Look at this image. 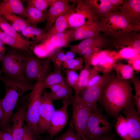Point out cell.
I'll return each instance as SVG.
<instances>
[{
    "mask_svg": "<svg viewBox=\"0 0 140 140\" xmlns=\"http://www.w3.org/2000/svg\"><path fill=\"white\" fill-rule=\"evenodd\" d=\"M28 102L21 106L11 117L10 122L12 123L10 131L13 140H22L24 134V122Z\"/></svg>",
    "mask_w": 140,
    "mask_h": 140,
    "instance_id": "d6986e66",
    "label": "cell"
},
{
    "mask_svg": "<svg viewBox=\"0 0 140 140\" xmlns=\"http://www.w3.org/2000/svg\"><path fill=\"white\" fill-rule=\"evenodd\" d=\"M0 80L4 83L5 91L4 97L1 99L4 115L0 125L3 127L6 126L9 122L13 110L19 99L25 93L32 90L35 84L25 79L6 75L1 76Z\"/></svg>",
    "mask_w": 140,
    "mask_h": 140,
    "instance_id": "7a4b0ae2",
    "label": "cell"
},
{
    "mask_svg": "<svg viewBox=\"0 0 140 140\" xmlns=\"http://www.w3.org/2000/svg\"><path fill=\"white\" fill-rule=\"evenodd\" d=\"M111 51L108 50H102L95 52L89 58L87 67L90 65L94 67L96 66L103 58L110 54Z\"/></svg>",
    "mask_w": 140,
    "mask_h": 140,
    "instance_id": "8d00e7d4",
    "label": "cell"
},
{
    "mask_svg": "<svg viewBox=\"0 0 140 140\" xmlns=\"http://www.w3.org/2000/svg\"><path fill=\"white\" fill-rule=\"evenodd\" d=\"M72 88L65 81L51 87L50 88L51 91L50 93L53 101L72 99L73 97Z\"/></svg>",
    "mask_w": 140,
    "mask_h": 140,
    "instance_id": "603a6c76",
    "label": "cell"
},
{
    "mask_svg": "<svg viewBox=\"0 0 140 140\" xmlns=\"http://www.w3.org/2000/svg\"><path fill=\"white\" fill-rule=\"evenodd\" d=\"M101 31L111 39L118 38L126 33L140 30L131 25L118 12H110L101 19Z\"/></svg>",
    "mask_w": 140,
    "mask_h": 140,
    "instance_id": "3957f363",
    "label": "cell"
},
{
    "mask_svg": "<svg viewBox=\"0 0 140 140\" xmlns=\"http://www.w3.org/2000/svg\"><path fill=\"white\" fill-rule=\"evenodd\" d=\"M111 72L103 74L101 81L97 84L82 89L78 94L90 107L91 111L97 109V103L101 95L103 87L109 76Z\"/></svg>",
    "mask_w": 140,
    "mask_h": 140,
    "instance_id": "8fae6325",
    "label": "cell"
},
{
    "mask_svg": "<svg viewBox=\"0 0 140 140\" xmlns=\"http://www.w3.org/2000/svg\"><path fill=\"white\" fill-rule=\"evenodd\" d=\"M72 99L63 100L62 106L55 110L46 131L51 137L57 135L66 125L68 119V108Z\"/></svg>",
    "mask_w": 140,
    "mask_h": 140,
    "instance_id": "7c38bea8",
    "label": "cell"
},
{
    "mask_svg": "<svg viewBox=\"0 0 140 140\" xmlns=\"http://www.w3.org/2000/svg\"><path fill=\"white\" fill-rule=\"evenodd\" d=\"M115 137L114 134L109 133L99 136L93 139H87L88 140H115Z\"/></svg>",
    "mask_w": 140,
    "mask_h": 140,
    "instance_id": "bcb514c9",
    "label": "cell"
},
{
    "mask_svg": "<svg viewBox=\"0 0 140 140\" xmlns=\"http://www.w3.org/2000/svg\"><path fill=\"white\" fill-rule=\"evenodd\" d=\"M117 76L125 80H130L134 75V71L131 66L117 62L114 67Z\"/></svg>",
    "mask_w": 140,
    "mask_h": 140,
    "instance_id": "d6a6232c",
    "label": "cell"
},
{
    "mask_svg": "<svg viewBox=\"0 0 140 140\" xmlns=\"http://www.w3.org/2000/svg\"><path fill=\"white\" fill-rule=\"evenodd\" d=\"M137 32L131 31L117 38L110 39V47L118 48L126 46L133 48L140 55V34Z\"/></svg>",
    "mask_w": 140,
    "mask_h": 140,
    "instance_id": "ac0fdd59",
    "label": "cell"
},
{
    "mask_svg": "<svg viewBox=\"0 0 140 140\" xmlns=\"http://www.w3.org/2000/svg\"><path fill=\"white\" fill-rule=\"evenodd\" d=\"M82 140H88L85 137L82 138Z\"/></svg>",
    "mask_w": 140,
    "mask_h": 140,
    "instance_id": "9f6ffc18",
    "label": "cell"
},
{
    "mask_svg": "<svg viewBox=\"0 0 140 140\" xmlns=\"http://www.w3.org/2000/svg\"><path fill=\"white\" fill-rule=\"evenodd\" d=\"M96 71L94 67L90 68L89 67H85L84 68L81 70L75 94L78 95L82 89L86 87L91 77Z\"/></svg>",
    "mask_w": 140,
    "mask_h": 140,
    "instance_id": "4316f807",
    "label": "cell"
},
{
    "mask_svg": "<svg viewBox=\"0 0 140 140\" xmlns=\"http://www.w3.org/2000/svg\"><path fill=\"white\" fill-rule=\"evenodd\" d=\"M119 13L132 25L140 30V0H126Z\"/></svg>",
    "mask_w": 140,
    "mask_h": 140,
    "instance_id": "5bb4252c",
    "label": "cell"
},
{
    "mask_svg": "<svg viewBox=\"0 0 140 140\" xmlns=\"http://www.w3.org/2000/svg\"><path fill=\"white\" fill-rule=\"evenodd\" d=\"M53 101L50 92H44L41 97L39 109L38 135L46 131L49 127L55 110Z\"/></svg>",
    "mask_w": 140,
    "mask_h": 140,
    "instance_id": "30bf717a",
    "label": "cell"
},
{
    "mask_svg": "<svg viewBox=\"0 0 140 140\" xmlns=\"http://www.w3.org/2000/svg\"><path fill=\"white\" fill-rule=\"evenodd\" d=\"M115 140H116L115 139ZM122 140L119 139H117V140Z\"/></svg>",
    "mask_w": 140,
    "mask_h": 140,
    "instance_id": "680465c9",
    "label": "cell"
},
{
    "mask_svg": "<svg viewBox=\"0 0 140 140\" xmlns=\"http://www.w3.org/2000/svg\"><path fill=\"white\" fill-rule=\"evenodd\" d=\"M41 81H37L28 98L25 121L27 125L34 135H38V124L39 118V109L42 93L43 90Z\"/></svg>",
    "mask_w": 140,
    "mask_h": 140,
    "instance_id": "277c9868",
    "label": "cell"
},
{
    "mask_svg": "<svg viewBox=\"0 0 140 140\" xmlns=\"http://www.w3.org/2000/svg\"><path fill=\"white\" fill-rule=\"evenodd\" d=\"M110 53L109 55L103 58L97 66L94 67L98 73L101 72L103 74L109 73L114 68L118 61L114 59L111 55Z\"/></svg>",
    "mask_w": 140,
    "mask_h": 140,
    "instance_id": "e575fe53",
    "label": "cell"
},
{
    "mask_svg": "<svg viewBox=\"0 0 140 140\" xmlns=\"http://www.w3.org/2000/svg\"><path fill=\"white\" fill-rule=\"evenodd\" d=\"M4 115V112L2 103V100L0 99V123L2 122Z\"/></svg>",
    "mask_w": 140,
    "mask_h": 140,
    "instance_id": "816d5d0a",
    "label": "cell"
},
{
    "mask_svg": "<svg viewBox=\"0 0 140 140\" xmlns=\"http://www.w3.org/2000/svg\"><path fill=\"white\" fill-rule=\"evenodd\" d=\"M24 16L31 25L34 26L46 20L45 14L34 7L29 5L25 8Z\"/></svg>",
    "mask_w": 140,
    "mask_h": 140,
    "instance_id": "d4e9b609",
    "label": "cell"
},
{
    "mask_svg": "<svg viewBox=\"0 0 140 140\" xmlns=\"http://www.w3.org/2000/svg\"><path fill=\"white\" fill-rule=\"evenodd\" d=\"M5 53V48L4 47L2 49L0 50V61L2 59Z\"/></svg>",
    "mask_w": 140,
    "mask_h": 140,
    "instance_id": "f5cc1de1",
    "label": "cell"
},
{
    "mask_svg": "<svg viewBox=\"0 0 140 140\" xmlns=\"http://www.w3.org/2000/svg\"><path fill=\"white\" fill-rule=\"evenodd\" d=\"M3 16L11 22V26L17 32L21 31L31 25L26 19H23L14 14H7Z\"/></svg>",
    "mask_w": 140,
    "mask_h": 140,
    "instance_id": "4dcf8cb0",
    "label": "cell"
},
{
    "mask_svg": "<svg viewBox=\"0 0 140 140\" xmlns=\"http://www.w3.org/2000/svg\"><path fill=\"white\" fill-rule=\"evenodd\" d=\"M69 2V0H56L49 8L44 12L47 21L45 30H49L58 17L74 8L75 4H71Z\"/></svg>",
    "mask_w": 140,
    "mask_h": 140,
    "instance_id": "9a60e30c",
    "label": "cell"
},
{
    "mask_svg": "<svg viewBox=\"0 0 140 140\" xmlns=\"http://www.w3.org/2000/svg\"><path fill=\"white\" fill-rule=\"evenodd\" d=\"M65 54L67 60H72L74 59L75 54L71 51L69 50Z\"/></svg>",
    "mask_w": 140,
    "mask_h": 140,
    "instance_id": "f907efd6",
    "label": "cell"
},
{
    "mask_svg": "<svg viewBox=\"0 0 140 140\" xmlns=\"http://www.w3.org/2000/svg\"><path fill=\"white\" fill-rule=\"evenodd\" d=\"M71 103L74 127L77 135L82 139L84 137L90 109L78 95L75 94L73 96Z\"/></svg>",
    "mask_w": 140,
    "mask_h": 140,
    "instance_id": "8992f818",
    "label": "cell"
},
{
    "mask_svg": "<svg viewBox=\"0 0 140 140\" xmlns=\"http://www.w3.org/2000/svg\"><path fill=\"white\" fill-rule=\"evenodd\" d=\"M102 78V76L99 75L97 71L91 77L86 87L96 85L101 81Z\"/></svg>",
    "mask_w": 140,
    "mask_h": 140,
    "instance_id": "7bdbcfd3",
    "label": "cell"
},
{
    "mask_svg": "<svg viewBox=\"0 0 140 140\" xmlns=\"http://www.w3.org/2000/svg\"><path fill=\"white\" fill-rule=\"evenodd\" d=\"M130 80L123 79L111 72L99 101L105 111L116 118L132 101V88Z\"/></svg>",
    "mask_w": 140,
    "mask_h": 140,
    "instance_id": "6da1fadb",
    "label": "cell"
},
{
    "mask_svg": "<svg viewBox=\"0 0 140 140\" xmlns=\"http://www.w3.org/2000/svg\"><path fill=\"white\" fill-rule=\"evenodd\" d=\"M112 4L114 11L119 12L120 8L123 4L124 0H110Z\"/></svg>",
    "mask_w": 140,
    "mask_h": 140,
    "instance_id": "7dc6e473",
    "label": "cell"
},
{
    "mask_svg": "<svg viewBox=\"0 0 140 140\" xmlns=\"http://www.w3.org/2000/svg\"><path fill=\"white\" fill-rule=\"evenodd\" d=\"M14 49H10L1 61L3 72L8 76L26 80L24 71L27 55Z\"/></svg>",
    "mask_w": 140,
    "mask_h": 140,
    "instance_id": "5b68a950",
    "label": "cell"
},
{
    "mask_svg": "<svg viewBox=\"0 0 140 140\" xmlns=\"http://www.w3.org/2000/svg\"><path fill=\"white\" fill-rule=\"evenodd\" d=\"M131 80L134 85L135 92V95H133L132 97L134 99H140V80L139 78L136 75H134Z\"/></svg>",
    "mask_w": 140,
    "mask_h": 140,
    "instance_id": "60d3db41",
    "label": "cell"
},
{
    "mask_svg": "<svg viewBox=\"0 0 140 140\" xmlns=\"http://www.w3.org/2000/svg\"><path fill=\"white\" fill-rule=\"evenodd\" d=\"M84 2L93 16L101 19L108 13L114 11L110 0H85Z\"/></svg>",
    "mask_w": 140,
    "mask_h": 140,
    "instance_id": "44dd1931",
    "label": "cell"
},
{
    "mask_svg": "<svg viewBox=\"0 0 140 140\" xmlns=\"http://www.w3.org/2000/svg\"><path fill=\"white\" fill-rule=\"evenodd\" d=\"M43 140H51L50 139H44Z\"/></svg>",
    "mask_w": 140,
    "mask_h": 140,
    "instance_id": "6f0895ef",
    "label": "cell"
},
{
    "mask_svg": "<svg viewBox=\"0 0 140 140\" xmlns=\"http://www.w3.org/2000/svg\"><path fill=\"white\" fill-rule=\"evenodd\" d=\"M65 71L66 75V81L67 83L75 92L77 89L79 75L75 70L66 69Z\"/></svg>",
    "mask_w": 140,
    "mask_h": 140,
    "instance_id": "ab89813d",
    "label": "cell"
},
{
    "mask_svg": "<svg viewBox=\"0 0 140 140\" xmlns=\"http://www.w3.org/2000/svg\"><path fill=\"white\" fill-rule=\"evenodd\" d=\"M128 65L132 68L134 71L138 73L140 72V58L132 60H129Z\"/></svg>",
    "mask_w": 140,
    "mask_h": 140,
    "instance_id": "ee69618b",
    "label": "cell"
},
{
    "mask_svg": "<svg viewBox=\"0 0 140 140\" xmlns=\"http://www.w3.org/2000/svg\"><path fill=\"white\" fill-rule=\"evenodd\" d=\"M3 43L0 40V50L1 49L4 47L3 46Z\"/></svg>",
    "mask_w": 140,
    "mask_h": 140,
    "instance_id": "db71d44e",
    "label": "cell"
},
{
    "mask_svg": "<svg viewBox=\"0 0 140 140\" xmlns=\"http://www.w3.org/2000/svg\"><path fill=\"white\" fill-rule=\"evenodd\" d=\"M0 40L13 48L25 51L31 54L30 48L10 36L0 29Z\"/></svg>",
    "mask_w": 140,
    "mask_h": 140,
    "instance_id": "836d02e7",
    "label": "cell"
},
{
    "mask_svg": "<svg viewBox=\"0 0 140 140\" xmlns=\"http://www.w3.org/2000/svg\"><path fill=\"white\" fill-rule=\"evenodd\" d=\"M69 1L76 4V6L68 13L67 20L69 28H78L89 21L97 19L93 16L84 0Z\"/></svg>",
    "mask_w": 140,
    "mask_h": 140,
    "instance_id": "9c48e42d",
    "label": "cell"
},
{
    "mask_svg": "<svg viewBox=\"0 0 140 140\" xmlns=\"http://www.w3.org/2000/svg\"><path fill=\"white\" fill-rule=\"evenodd\" d=\"M0 29L10 36L30 48L31 45L36 43L35 41H31L24 39L3 17H0Z\"/></svg>",
    "mask_w": 140,
    "mask_h": 140,
    "instance_id": "cb8c5ba5",
    "label": "cell"
},
{
    "mask_svg": "<svg viewBox=\"0 0 140 140\" xmlns=\"http://www.w3.org/2000/svg\"><path fill=\"white\" fill-rule=\"evenodd\" d=\"M34 134L27 125L24 126V134L22 140H36Z\"/></svg>",
    "mask_w": 140,
    "mask_h": 140,
    "instance_id": "b9f144b4",
    "label": "cell"
},
{
    "mask_svg": "<svg viewBox=\"0 0 140 140\" xmlns=\"http://www.w3.org/2000/svg\"><path fill=\"white\" fill-rule=\"evenodd\" d=\"M25 8L19 0H3L0 2V17L7 14L24 16Z\"/></svg>",
    "mask_w": 140,
    "mask_h": 140,
    "instance_id": "7402d4cb",
    "label": "cell"
},
{
    "mask_svg": "<svg viewBox=\"0 0 140 140\" xmlns=\"http://www.w3.org/2000/svg\"><path fill=\"white\" fill-rule=\"evenodd\" d=\"M50 57L42 59L28 53L24 71L26 79L31 82L35 80L42 81L48 69Z\"/></svg>",
    "mask_w": 140,
    "mask_h": 140,
    "instance_id": "ba28073f",
    "label": "cell"
},
{
    "mask_svg": "<svg viewBox=\"0 0 140 140\" xmlns=\"http://www.w3.org/2000/svg\"><path fill=\"white\" fill-rule=\"evenodd\" d=\"M56 0H28V5L44 12L48 7H50Z\"/></svg>",
    "mask_w": 140,
    "mask_h": 140,
    "instance_id": "74e56055",
    "label": "cell"
},
{
    "mask_svg": "<svg viewBox=\"0 0 140 140\" xmlns=\"http://www.w3.org/2000/svg\"><path fill=\"white\" fill-rule=\"evenodd\" d=\"M21 32L24 36L28 38L31 37L33 40L35 39L34 36H36L34 41L36 43L43 41L49 35L48 32L45 30L32 25L23 30Z\"/></svg>",
    "mask_w": 140,
    "mask_h": 140,
    "instance_id": "83f0119b",
    "label": "cell"
},
{
    "mask_svg": "<svg viewBox=\"0 0 140 140\" xmlns=\"http://www.w3.org/2000/svg\"><path fill=\"white\" fill-rule=\"evenodd\" d=\"M110 38L100 34L97 36L85 39L78 44L70 46L69 50L75 54H79L82 50L86 48L96 46L103 49L110 47Z\"/></svg>",
    "mask_w": 140,
    "mask_h": 140,
    "instance_id": "ffe728a7",
    "label": "cell"
},
{
    "mask_svg": "<svg viewBox=\"0 0 140 140\" xmlns=\"http://www.w3.org/2000/svg\"><path fill=\"white\" fill-rule=\"evenodd\" d=\"M121 111L126 116L129 133L132 140H140V116L133 101Z\"/></svg>",
    "mask_w": 140,
    "mask_h": 140,
    "instance_id": "2e32d148",
    "label": "cell"
},
{
    "mask_svg": "<svg viewBox=\"0 0 140 140\" xmlns=\"http://www.w3.org/2000/svg\"><path fill=\"white\" fill-rule=\"evenodd\" d=\"M62 66L64 68H66V69L74 70L76 71L72 60H66L63 63Z\"/></svg>",
    "mask_w": 140,
    "mask_h": 140,
    "instance_id": "681fc988",
    "label": "cell"
},
{
    "mask_svg": "<svg viewBox=\"0 0 140 140\" xmlns=\"http://www.w3.org/2000/svg\"><path fill=\"white\" fill-rule=\"evenodd\" d=\"M0 140H13L10 131H9L7 132L0 131Z\"/></svg>",
    "mask_w": 140,
    "mask_h": 140,
    "instance_id": "c3c4849f",
    "label": "cell"
},
{
    "mask_svg": "<svg viewBox=\"0 0 140 140\" xmlns=\"http://www.w3.org/2000/svg\"><path fill=\"white\" fill-rule=\"evenodd\" d=\"M65 81L61 70L55 69L53 71L45 76L42 82V87L43 90L50 89L52 86L61 83Z\"/></svg>",
    "mask_w": 140,
    "mask_h": 140,
    "instance_id": "484cf974",
    "label": "cell"
},
{
    "mask_svg": "<svg viewBox=\"0 0 140 140\" xmlns=\"http://www.w3.org/2000/svg\"><path fill=\"white\" fill-rule=\"evenodd\" d=\"M116 118L115 128L117 135L123 140H132L129 133L126 118L120 115Z\"/></svg>",
    "mask_w": 140,
    "mask_h": 140,
    "instance_id": "f546056e",
    "label": "cell"
},
{
    "mask_svg": "<svg viewBox=\"0 0 140 140\" xmlns=\"http://www.w3.org/2000/svg\"><path fill=\"white\" fill-rule=\"evenodd\" d=\"M2 72H3V71L2 69L0 70V78L1 76V74Z\"/></svg>",
    "mask_w": 140,
    "mask_h": 140,
    "instance_id": "11a10c76",
    "label": "cell"
},
{
    "mask_svg": "<svg viewBox=\"0 0 140 140\" xmlns=\"http://www.w3.org/2000/svg\"><path fill=\"white\" fill-rule=\"evenodd\" d=\"M54 140H82V139L77 135L74 126L71 124L65 132L55 137Z\"/></svg>",
    "mask_w": 140,
    "mask_h": 140,
    "instance_id": "f35d334b",
    "label": "cell"
},
{
    "mask_svg": "<svg viewBox=\"0 0 140 140\" xmlns=\"http://www.w3.org/2000/svg\"><path fill=\"white\" fill-rule=\"evenodd\" d=\"M70 11L61 15L57 19L53 26L47 32L49 34L48 37L62 32L69 28L67 16Z\"/></svg>",
    "mask_w": 140,
    "mask_h": 140,
    "instance_id": "f1b7e54d",
    "label": "cell"
},
{
    "mask_svg": "<svg viewBox=\"0 0 140 140\" xmlns=\"http://www.w3.org/2000/svg\"><path fill=\"white\" fill-rule=\"evenodd\" d=\"M66 60V54L61 48H57L50 57V60L53 63L55 69L61 70L63 63Z\"/></svg>",
    "mask_w": 140,
    "mask_h": 140,
    "instance_id": "d590c367",
    "label": "cell"
},
{
    "mask_svg": "<svg viewBox=\"0 0 140 140\" xmlns=\"http://www.w3.org/2000/svg\"><path fill=\"white\" fill-rule=\"evenodd\" d=\"M102 25L101 20L96 19L89 21L82 26L75 28L72 41L85 39L98 36L101 32Z\"/></svg>",
    "mask_w": 140,
    "mask_h": 140,
    "instance_id": "e0dca14e",
    "label": "cell"
},
{
    "mask_svg": "<svg viewBox=\"0 0 140 140\" xmlns=\"http://www.w3.org/2000/svg\"><path fill=\"white\" fill-rule=\"evenodd\" d=\"M140 58L139 54L133 48L129 46L122 47L118 52L115 51L114 53V58L118 61L122 59L132 60Z\"/></svg>",
    "mask_w": 140,
    "mask_h": 140,
    "instance_id": "1f68e13d",
    "label": "cell"
},
{
    "mask_svg": "<svg viewBox=\"0 0 140 140\" xmlns=\"http://www.w3.org/2000/svg\"><path fill=\"white\" fill-rule=\"evenodd\" d=\"M112 128L111 124L97 108L91 111L84 137L93 139L109 133Z\"/></svg>",
    "mask_w": 140,
    "mask_h": 140,
    "instance_id": "52a82bcc",
    "label": "cell"
},
{
    "mask_svg": "<svg viewBox=\"0 0 140 140\" xmlns=\"http://www.w3.org/2000/svg\"><path fill=\"white\" fill-rule=\"evenodd\" d=\"M74 32L75 29H68L64 32L48 37L40 44L50 54H52L57 48L66 46L72 41Z\"/></svg>",
    "mask_w": 140,
    "mask_h": 140,
    "instance_id": "4fadbf2b",
    "label": "cell"
},
{
    "mask_svg": "<svg viewBox=\"0 0 140 140\" xmlns=\"http://www.w3.org/2000/svg\"><path fill=\"white\" fill-rule=\"evenodd\" d=\"M74 66L76 71L82 70V69L83 65L84 60L82 58L77 57L72 60Z\"/></svg>",
    "mask_w": 140,
    "mask_h": 140,
    "instance_id": "f6af8a7d",
    "label": "cell"
}]
</instances>
